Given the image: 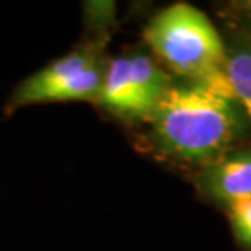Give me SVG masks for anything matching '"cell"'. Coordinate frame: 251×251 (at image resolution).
<instances>
[{
  "instance_id": "277c9868",
  "label": "cell",
  "mask_w": 251,
  "mask_h": 251,
  "mask_svg": "<svg viewBox=\"0 0 251 251\" xmlns=\"http://www.w3.org/2000/svg\"><path fill=\"white\" fill-rule=\"evenodd\" d=\"M172 78L144 52L109 59L95 104L127 121H147Z\"/></svg>"
},
{
  "instance_id": "8992f818",
  "label": "cell",
  "mask_w": 251,
  "mask_h": 251,
  "mask_svg": "<svg viewBox=\"0 0 251 251\" xmlns=\"http://www.w3.org/2000/svg\"><path fill=\"white\" fill-rule=\"evenodd\" d=\"M225 69L235 100L251 121V41H238L227 48Z\"/></svg>"
},
{
  "instance_id": "7a4b0ae2",
  "label": "cell",
  "mask_w": 251,
  "mask_h": 251,
  "mask_svg": "<svg viewBox=\"0 0 251 251\" xmlns=\"http://www.w3.org/2000/svg\"><path fill=\"white\" fill-rule=\"evenodd\" d=\"M144 39L181 80L235 100L225 69L227 46L201 10L184 2L160 10L145 26Z\"/></svg>"
},
{
  "instance_id": "52a82bcc",
  "label": "cell",
  "mask_w": 251,
  "mask_h": 251,
  "mask_svg": "<svg viewBox=\"0 0 251 251\" xmlns=\"http://www.w3.org/2000/svg\"><path fill=\"white\" fill-rule=\"evenodd\" d=\"M228 217L235 238L245 247L251 248V198L230 205Z\"/></svg>"
},
{
  "instance_id": "5b68a950",
  "label": "cell",
  "mask_w": 251,
  "mask_h": 251,
  "mask_svg": "<svg viewBox=\"0 0 251 251\" xmlns=\"http://www.w3.org/2000/svg\"><path fill=\"white\" fill-rule=\"evenodd\" d=\"M198 186L225 207L251 198V149L228 150L201 167Z\"/></svg>"
},
{
  "instance_id": "6da1fadb",
  "label": "cell",
  "mask_w": 251,
  "mask_h": 251,
  "mask_svg": "<svg viewBox=\"0 0 251 251\" xmlns=\"http://www.w3.org/2000/svg\"><path fill=\"white\" fill-rule=\"evenodd\" d=\"M149 144L162 158L205 165L232 150L247 129L237 100L198 82H172L150 114Z\"/></svg>"
},
{
  "instance_id": "3957f363",
  "label": "cell",
  "mask_w": 251,
  "mask_h": 251,
  "mask_svg": "<svg viewBox=\"0 0 251 251\" xmlns=\"http://www.w3.org/2000/svg\"><path fill=\"white\" fill-rule=\"evenodd\" d=\"M108 59L101 41H88L29 75L13 90L5 111L44 103L95 101L101 90Z\"/></svg>"
},
{
  "instance_id": "ba28073f",
  "label": "cell",
  "mask_w": 251,
  "mask_h": 251,
  "mask_svg": "<svg viewBox=\"0 0 251 251\" xmlns=\"http://www.w3.org/2000/svg\"><path fill=\"white\" fill-rule=\"evenodd\" d=\"M242 8L245 10V13H247V18L250 20V23H251V2H245Z\"/></svg>"
}]
</instances>
